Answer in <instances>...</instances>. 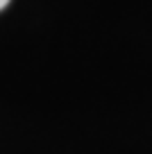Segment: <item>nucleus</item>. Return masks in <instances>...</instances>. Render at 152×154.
Masks as SVG:
<instances>
[{
	"label": "nucleus",
	"instance_id": "obj_1",
	"mask_svg": "<svg viewBox=\"0 0 152 154\" xmlns=\"http://www.w3.org/2000/svg\"><path fill=\"white\" fill-rule=\"evenodd\" d=\"M7 5H9V0H0V9H5Z\"/></svg>",
	"mask_w": 152,
	"mask_h": 154
}]
</instances>
